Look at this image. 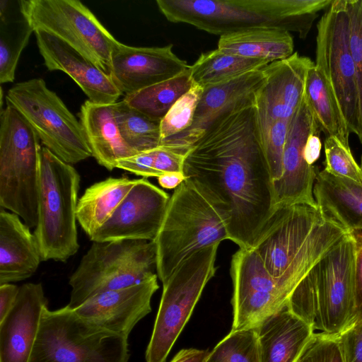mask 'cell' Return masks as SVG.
I'll list each match as a JSON object with an SVG mask.
<instances>
[{"label":"cell","mask_w":362,"mask_h":362,"mask_svg":"<svg viewBox=\"0 0 362 362\" xmlns=\"http://www.w3.org/2000/svg\"><path fill=\"white\" fill-rule=\"evenodd\" d=\"M291 120L275 122L261 142L272 182L282 174L283 153Z\"/></svg>","instance_id":"8d00e7d4"},{"label":"cell","mask_w":362,"mask_h":362,"mask_svg":"<svg viewBox=\"0 0 362 362\" xmlns=\"http://www.w3.org/2000/svg\"><path fill=\"white\" fill-rule=\"evenodd\" d=\"M337 336L344 362H362V320H358Z\"/></svg>","instance_id":"f35d334b"},{"label":"cell","mask_w":362,"mask_h":362,"mask_svg":"<svg viewBox=\"0 0 362 362\" xmlns=\"http://www.w3.org/2000/svg\"><path fill=\"white\" fill-rule=\"evenodd\" d=\"M80 175L45 146L40 152L37 224L42 260L66 262L79 249L76 208Z\"/></svg>","instance_id":"5b68a950"},{"label":"cell","mask_w":362,"mask_h":362,"mask_svg":"<svg viewBox=\"0 0 362 362\" xmlns=\"http://www.w3.org/2000/svg\"><path fill=\"white\" fill-rule=\"evenodd\" d=\"M333 0H157L170 22L183 23L221 36L276 29L305 39L317 13Z\"/></svg>","instance_id":"7a4b0ae2"},{"label":"cell","mask_w":362,"mask_h":362,"mask_svg":"<svg viewBox=\"0 0 362 362\" xmlns=\"http://www.w3.org/2000/svg\"><path fill=\"white\" fill-rule=\"evenodd\" d=\"M34 32L42 30L66 42L111 76V53L118 41L78 0H21Z\"/></svg>","instance_id":"8fae6325"},{"label":"cell","mask_w":362,"mask_h":362,"mask_svg":"<svg viewBox=\"0 0 362 362\" xmlns=\"http://www.w3.org/2000/svg\"><path fill=\"white\" fill-rule=\"evenodd\" d=\"M158 288L156 275L140 284L94 296L74 310L100 327L128 337L151 311V300Z\"/></svg>","instance_id":"ac0fdd59"},{"label":"cell","mask_w":362,"mask_h":362,"mask_svg":"<svg viewBox=\"0 0 362 362\" xmlns=\"http://www.w3.org/2000/svg\"><path fill=\"white\" fill-rule=\"evenodd\" d=\"M269 63L226 54L216 49L202 53L189 69L194 83L204 88L262 69Z\"/></svg>","instance_id":"f546056e"},{"label":"cell","mask_w":362,"mask_h":362,"mask_svg":"<svg viewBox=\"0 0 362 362\" xmlns=\"http://www.w3.org/2000/svg\"><path fill=\"white\" fill-rule=\"evenodd\" d=\"M156 275L153 241L93 242L69 277L71 291L67 306L76 309L94 296L138 284Z\"/></svg>","instance_id":"52a82bcc"},{"label":"cell","mask_w":362,"mask_h":362,"mask_svg":"<svg viewBox=\"0 0 362 362\" xmlns=\"http://www.w3.org/2000/svg\"><path fill=\"white\" fill-rule=\"evenodd\" d=\"M183 173L228 205L229 240L252 248L273 211L272 179L255 105L216 119L187 153Z\"/></svg>","instance_id":"6da1fadb"},{"label":"cell","mask_w":362,"mask_h":362,"mask_svg":"<svg viewBox=\"0 0 362 362\" xmlns=\"http://www.w3.org/2000/svg\"><path fill=\"white\" fill-rule=\"evenodd\" d=\"M203 88L194 84L170 108L160 121L161 142L187 129L203 93Z\"/></svg>","instance_id":"836d02e7"},{"label":"cell","mask_w":362,"mask_h":362,"mask_svg":"<svg viewBox=\"0 0 362 362\" xmlns=\"http://www.w3.org/2000/svg\"><path fill=\"white\" fill-rule=\"evenodd\" d=\"M170 197L147 178L137 179L136 183L90 240L153 241L161 226Z\"/></svg>","instance_id":"9a60e30c"},{"label":"cell","mask_w":362,"mask_h":362,"mask_svg":"<svg viewBox=\"0 0 362 362\" xmlns=\"http://www.w3.org/2000/svg\"><path fill=\"white\" fill-rule=\"evenodd\" d=\"M313 195L321 211L349 233L362 230V185L318 171Z\"/></svg>","instance_id":"d4e9b609"},{"label":"cell","mask_w":362,"mask_h":362,"mask_svg":"<svg viewBox=\"0 0 362 362\" xmlns=\"http://www.w3.org/2000/svg\"><path fill=\"white\" fill-rule=\"evenodd\" d=\"M16 214L0 211V285L32 276L42 261L35 237Z\"/></svg>","instance_id":"44dd1931"},{"label":"cell","mask_w":362,"mask_h":362,"mask_svg":"<svg viewBox=\"0 0 362 362\" xmlns=\"http://www.w3.org/2000/svg\"><path fill=\"white\" fill-rule=\"evenodd\" d=\"M156 148L119 160L117 163V168L142 176V177H156L154 171Z\"/></svg>","instance_id":"60d3db41"},{"label":"cell","mask_w":362,"mask_h":362,"mask_svg":"<svg viewBox=\"0 0 362 362\" xmlns=\"http://www.w3.org/2000/svg\"><path fill=\"white\" fill-rule=\"evenodd\" d=\"M6 100L30 124L43 146L65 163L75 164L93 156L81 122L43 79L15 84Z\"/></svg>","instance_id":"9c48e42d"},{"label":"cell","mask_w":362,"mask_h":362,"mask_svg":"<svg viewBox=\"0 0 362 362\" xmlns=\"http://www.w3.org/2000/svg\"><path fill=\"white\" fill-rule=\"evenodd\" d=\"M47 303L40 283L19 288L14 305L0 321V362H29Z\"/></svg>","instance_id":"ffe728a7"},{"label":"cell","mask_w":362,"mask_h":362,"mask_svg":"<svg viewBox=\"0 0 362 362\" xmlns=\"http://www.w3.org/2000/svg\"><path fill=\"white\" fill-rule=\"evenodd\" d=\"M325 169L329 174L362 185V170L355 160L351 148L346 147L332 136H327L325 143Z\"/></svg>","instance_id":"e575fe53"},{"label":"cell","mask_w":362,"mask_h":362,"mask_svg":"<svg viewBox=\"0 0 362 362\" xmlns=\"http://www.w3.org/2000/svg\"><path fill=\"white\" fill-rule=\"evenodd\" d=\"M37 45L49 71L69 75L94 103H116L122 92L112 77L91 60L61 39L42 30L35 31Z\"/></svg>","instance_id":"d6986e66"},{"label":"cell","mask_w":362,"mask_h":362,"mask_svg":"<svg viewBox=\"0 0 362 362\" xmlns=\"http://www.w3.org/2000/svg\"><path fill=\"white\" fill-rule=\"evenodd\" d=\"M360 167H361V169L362 170V156H361V164H360Z\"/></svg>","instance_id":"7dc6e473"},{"label":"cell","mask_w":362,"mask_h":362,"mask_svg":"<svg viewBox=\"0 0 362 362\" xmlns=\"http://www.w3.org/2000/svg\"><path fill=\"white\" fill-rule=\"evenodd\" d=\"M296 362H344L337 336L314 333Z\"/></svg>","instance_id":"74e56055"},{"label":"cell","mask_w":362,"mask_h":362,"mask_svg":"<svg viewBox=\"0 0 362 362\" xmlns=\"http://www.w3.org/2000/svg\"><path fill=\"white\" fill-rule=\"evenodd\" d=\"M205 362H260L255 329L231 330Z\"/></svg>","instance_id":"d6a6232c"},{"label":"cell","mask_w":362,"mask_h":362,"mask_svg":"<svg viewBox=\"0 0 362 362\" xmlns=\"http://www.w3.org/2000/svg\"><path fill=\"white\" fill-rule=\"evenodd\" d=\"M319 131L321 127L304 99L290 122L281 176L272 182L273 209L292 204L317 206L313 187L318 171L308 163L305 148L309 136Z\"/></svg>","instance_id":"5bb4252c"},{"label":"cell","mask_w":362,"mask_h":362,"mask_svg":"<svg viewBox=\"0 0 362 362\" xmlns=\"http://www.w3.org/2000/svg\"><path fill=\"white\" fill-rule=\"evenodd\" d=\"M304 99L326 137L334 136L350 148V132L339 105L325 77L315 64L307 75Z\"/></svg>","instance_id":"83f0119b"},{"label":"cell","mask_w":362,"mask_h":362,"mask_svg":"<svg viewBox=\"0 0 362 362\" xmlns=\"http://www.w3.org/2000/svg\"><path fill=\"white\" fill-rule=\"evenodd\" d=\"M13 1L1 0L0 83L13 82L23 49L34 30L22 13L21 6L14 13Z\"/></svg>","instance_id":"f1b7e54d"},{"label":"cell","mask_w":362,"mask_h":362,"mask_svg":"<svg viewBox=\"0 0 362 362\" xmlns=\"http://www.w3.org/2000/svg\"><path fill=\"white\" fill-rule=\"evenodd\" d=\"M127 176L108 177L88 187L78 199L77 222L90 239L136 183Z\"/></svg>","instance_id":"484cf974"},{"label":"cell","mask_w":362,"mask_h":362,"mask_svg":"<svg viewBox=\"0 0 362 362\" xmlns=\"http://www.w3.org/2000/svg\"><path fill=\"white\" fill-rule=\"evenodd\" d=\"M19 288L11 283L0 285V321L7 315L14 305Z\"/></svg>","instance_id":"7bdbcfd3"},{"label":"cell","mask_w":362,"mask_h":362,"mask_svg":"<svg viewBox=\"0 0 362 362\" xmlns=\"http://www.w3.org/2000/svg\"><path fill=\"white\" fill-rule=\"evenodd\" d=\"M218 49L230 54L272 62L293 54L291 33L276 29H257L221 36Z\"/></svg>","instance_id":"4316f807"},{"label":"cell","mask_w":362,"mask_h":362,"mask_svg":"<svg viewBox=\"0 0 362 362\" xmlns=\"http://www.w3.org/2000/svg\"><path fill=\"white\" fill-rule=\"evenodd\" d=\"M157 178L160 185L168 189H175L187 179L183 173H170Z\"/></svg>","instance_id":"bcb514c9"},{"label":"cell","mask_w":362,"mask_h":362,"mask_svg":"<svg viewBox=\"0 0 362 362\" xmlns=\"http://www.w3.org/2000/svg\"><path fill=\"white\" fill-rule=\"evenodd\" d=\"M193 85L188 69L170 79L127 95L123 100L129 106L147 117L161 121L173 105Z\"/></svg>","instance_id":"4dcf8cb0"},{"label":"cell","mask_w":362,"mask_h":362,"mask_svg":"<svg viewBox=\"0 0 362 362\" xmlns=\"http://www.w3.org/2000/svg\"><path fill=\"white\" fill-rule=\"evenodd\" d=\"M350 18V47L358 92V134L362 144V0H347Z\"/></svg>","instance_id":"d590c367"},{"label":"cell","mask_w":362,"mask_h":362,"mask_svg":"<svg viewBox=\"0 0 362 362\" xmlns=\"http://www.w3.org/2000/svg\"><path fill=\"white\" fill-rule=\"evenodd\" d=\"M315 63L293 52L290 57L263 67L266 83L257 101L267 106L296 112L304 100L307 75Z\"/></svg>","instance_id":"cb8c5ba5"},{"label":"cell","mask_w":362,"mask_h":362,"mask_svg":"<svg viewBox=\"0 0 362 362\" xmlns=\"http://www.w3.org/2000/svg\"><path fill=\"white\" fill-rule=\"evenodd\" d=\"M173 45L132 47L118 41L111 53V77L125 96L170 79L189 69Z\"/></svg>","instance_id":"e0dca14e"},{"label":"cell","mask_w":362,"mask_h":362,"mask_svg":"<svg viewBox=\"0 0 362 362\" xmlns=\"http://www.w3.org/2000/svg\"><path fill=\"white\" fill-rule=\"evenodd\" d=\"M260 362H296L314 334L285 306L255 328Z\"/></svg>","instance_id":"7402d4cb"},{"label":"cell","mask_w":362,"mask_h":362,"mask_svg":"<svg viewBox=\"0 0 362 362\" xmlns=\"http://www.w3.org/2000/svg\"><path fill=\"white\" fill-rule=\"evenodd\" d=\"M230 220L228 205L197 181L187 178L175 188L153 240L163 284L194 252L229 240Z\"/></svg>","instance_id":"3957f363"},{"label":"cell","mask_w":362,"mask_h":362,"mask_svg":"<svg viewBox=\"0 0 362 362\" xmlns=\"http://www.w3.org/2000/svg\"><path fill=\"white\" fill-rule=\"evenodd\" d=\"M115 103L98 104L87 100L78 114L92 155L108 170L117 162L136 153L123 139L115 116Z\"/></svg>","instance_id":"603a6c76"},{"label":"cell","mask_w":362,"mask_h":362,"mask_svg":"<svg viewBox=\"0 0 362 362\" xmlns=\"http://www.w3.org/2000/svg\"><path fill=\"white\" fill-rule=\"evenodd\" d=\"M355 242L351 233L306 274L290 296L287 308L313 330L338 335L355 322Z\"/></svg>","instance_id":"277c9868"},{"label":"cell","mask_w":362,"mask_h":362,"mask_svg":"<svg viewBox=\"0 0 362 362\" xmlns=\"http://www.w3.org/2000/svg\"><path fill=\"white\" fill-rule=\"evenodd\" d=\"M351 234L355 242L354 287V314L356 322L362 320V230H354Z\"/></svg>","instance_id":"b9f144b4"},{"label":"cell","mask_w":362,"mask_h":362,"mask_svg":"<svg viewBox=\"0 0 362 362\" xmlns=\"http://www.w3.org/2000/svg\"><path fill=\"white\" fill-rule=\"evenodd\" d=\"M115 116L123 139L136 153L160 146V121L142 114L124 100L115 103Z\"/></svg>","instance_id":"1f68e13d"},{"label":"cell","mask_w":362,"mask_h":362,"mask_svg":"<svg viewBox=\"0 0 362 362\" xmlns=\"http://www.w3.org/2000/svg\"><path fill=\"white\" fill-rule=\"evenodd\" d=\"M315 65L335 96L350 133L358 134V92L347 0H333L318 21Z\"/></svg>","instance_id":"7c38bea8"},{"label":"cell","mask_w":362,"mask_h":362,"mask_svg":"<svg viewBox=\"0 0 362 362\" xmlns=\"http://www.w3.org/2000/svg\"><path fill=\"white\" fill-rule=\"evenodd\" d=\"M232 331L255 329L286 306L296 287L274 278L252 249L239 248L230 262Z\"/></svg>","instance_id":"4fadbf2b"},{"label":"cell","mask_w":362,"mask_h":362,"mask_svg":"<svg viewBox=\"0 0 362 362\" xmlns=\"http://www.w3.org/2000/svg\"><path fill=\"white\" fill-rule=\"evenodd\" d=\"M219 244L194 252L163 284L159 308L146 351V362L165 361L204 288L216 273Z\"/></svg>","instance_id":"30bf717a"},{"label":"cell","mask_w":362,"mask_h":362,"mask_svg":"<svg viewBox=\"0 0 362 362\" xmlns=\"http://www.w3.org/2000/svg\"><path fill=\"white\" fill-rule=\"evenodd\" d=\"M209 351L196 349L180 350L170 362H205Z\"/></svg>","instance_id":"f6af8a7d"},{"label":"cell","mask_w":362,"mask_h":362,"mask_svg":"<svg viewBox=\"0 0 362 362\" xmlns=\"http://www.w3.org/2000/svg\"><path fill=\"white\" fill-rule=\"evenodd\" d=\"M320 131L311 134L308 138L305 153L308 163L313 165L314 163L319 158L322 148V143L320 135Z\"/></svg>","instance_id":"ee69618b"},{"label":"cell","mask_w":362,"mask_h":362,"mask_svg":"<svg viewBox=\"0 0 362 362\" xmlns=\"http://www.w3.org/2000/svg\"><path fill=\"white\" fill-rule=\"evenodd\" d=\"M39 141L25 119L6 103L0 115V206L30 228L37 224Z\"/></svg>","instance_id":"ba28073f"},{"label":"cell","mask_w":362,"mask_h":362,"mask_svg":"<svg viewBox=\"0 0 362 362\" xmlns=\"http://www.w3.org/2000/svg\"><path fill=\"white\" fill-rule=\"evenodd\" d=\"M127 340L67 305L45 307L29 362H128Z\"/></svg>","instance_id":"8992f818"},{"label":"cell","mask_w":362,"mask_h":362,"mask_svg":"<svg viewBox=\"0 0 362 362\" xmlns=\"http://www.w3.org/2000/svg\"><path fill=\"white\" fill-rule=\"evenodd\" d=\"M266 83L263 68L226 82L203 88L192 125L161 142L187 155L194 144L218 117L233 110L256 104L258 93Z\"/></svg>","instance_id":"2e32d148"},{"label":"cell","mask_w":362,"mask_h":362,"mask_svg":"<svg viewBox=\"0 0 362 362\" xmlns=\"http://www.w3.org/2000/svg\"><path fill=\"white\" fill-rule=\"evenodd\" d=\"M186 155L165 146L155 149L154 171L156 177L170 173H183Z\"/></svg>","instance_id":"ab89813d"}]
</instances>
